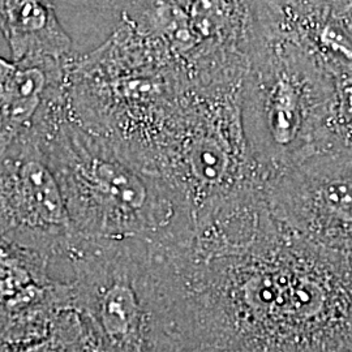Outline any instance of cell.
I'll list each match as a JSON object with an SVG mask.
<instances>
[{
  "mask_svg": "<svg viewBox=\"0 0 352 352\" xmlns=\"http://www.w3.org/2000/svg\"><path fill=\"white\" fill-rule=\"evenodd\" d=\"M158 352H352V257L300 239L263 195L154 247Z\"/></svg>",
  "mask_w": 352,
  "mask_h": 352,
  "instance_id": "1",
  "label": "cell"
},
{
  "mask_svg": "<svg viewBox=\"0 0 352 352\" xmlns=\"http://www.w3.org/2000/svg\"><path fill=\"white\" fill-rule=\"evenodd\" d=\"M33 129L80 239L173 244L192 232V221L175 190L74 120L65 89L46 102Z\"/></svg>",
  "mask_w": 352,
  "mask_h": 352,
  "instance_id": "2",
  "label": "cell"
},
{
  "mask_svg": "<svg viewBox=\"0 0 352 352\" xmlns=\"http://www.w3.org/2000/svg\"><path fill=\"white\" fill-rule=\"evenodd\" d=\"M336 78L287 36L258 0L241 85V123L263 182L318 151Z\"/></svg>",
  "mask_w": 352,
  "mask_h": 352,
  "instance_id": "3",
  "label": "cell"
},
{
  "mask_svg": "<svg viewBox=\"0 0 352 352\" xmlns=\"http://www.w3.org/2000/svg\"><path fill=\"white\" fill-rule=\"evenodd\" d=\"M243 77L192 80L154 164L153 173L177 193L193 227L263 190L241 123Z\"/></svg>",
  "mask_w": 352,
  "mask_h": 352,
  "instance_id": "4",
  "label": "cell"
},
{
  "mask_svg": "<svg viewBox=\"0 0 352 352\" xmlns=\"http://www.w3.org/2000/svg\"><path fill=\"white\" fill-rule=\"evenodd\" d=\"M68 261L69 311L93 352H158L151 243L80 239Z\"/></svg>",
  "mask_w": 352,
  "mask_h": 352,
  "instance_id": "5",
  "label": "cell"
},
{
  "mask_svg": "<svg viewBox=\"0 0 352 352\" xmlns=\"http://www.w3.org/2000/svg\"><path fill=\"white\" fill-rule=\"evenodd\" d=\"M0 239L49 264L80 241L33 126L0 141Z\"/></svg>",
  "mask_w": 352,
  "mask_h": 352,
  "instance_id": "6",
  "label": "cell"
},
{
  "mask_svg": "<svg viewBox=\"0 0 352 352\" xmlns=\"http://www.w3.org/2000/svg\"><path fill=\"white\" fill-rule=\"evenodd\" d=\"M263 195L296 236L352 257V151H315L267 177Z\"/></svg>",
  "mask_w": 352,
  "mask_h": 352,
  "instance_id": "7",
  "label": "cell"
},
{
  "mask_svg": "<svg viewBox=\"0 0 352 352\" xmlns=\"http://www.w3.org/2000/svg\"><path fill=\"white\" fill-rule=\"evenodd\" d=\"M64 311L68 283L54 280L43 258L0 239V343L45 340Z\"/></svg>",
  "mask_w": 352,
  "mask_h": 352,
  "instance_id": "8",
  "label": "cell"
},
{
  "mask_svg": "<svg viewBox=\"0 0 352 352\" xmlns=\"http://www.w3.org/2000/svg\"><path fill=\"white\" fill-rule=\"evenodd\" d=\"M280 26L327 75L352 76V0H270Z\"/></svg>",
  "mask_w": 352,
  "mask_h": 352,
  "instance_id": "9",
  "label": "cell"
},
{
  "mask_svg": "<svg viewBox=\"0 0 352 352\" xmlns=\"http://www.w3.org/2000/svg\"><path fill=\"white\" fill-rule=\"evenodd\" d=\"M75 56L67 60H12V68L0 87V141L12 139L33 126L46 102L65 88Z\"/></svg>",
  "mask_w": 352,
  "mask_h": 352,
  "instance_id": "10",
  "label": "cell"
},
{
  "mask_svg": "<svg viewBox=\"0 0 352 352\" xmlns=\"http://www.w3.org/2000/svg\"><path fill=\"white\" fill-rule=\"evenodd\" d=\"M0 32L13 62L28 58L67 60L78 54L52 0H0Z\"/></svg>",
  "mask_w": 352,
  "mask_h": 352,
  "instance_id": "11",
  "label": "cell"
},
{
  "mask_svg": "<svg viewBox=\"0 0 352 352\" xmlns=\"http://www.w3.org/2000/svg\"><path fill=\"white\" fill-rule=\"evenodd\" d=\"M318 151H352V76L334 81Z\"/></svg>",
  "mask_w": 352,
  "mask_h": 352,
  "instance_id": "12",
  "label": "cell"
},
{
  "mask_svg": "<svg viewBox=\"0 0 352 352\" xmlns=\"http://www.w3.org/2000/svg\"><path fill=\"white\" fill-rule=\"evenodd\" d=\"M138 0H52L58 13L69 17L75 14L82 16H109L119 23L120 17L136 3Z\"/></svg>",
  "mask_w": 352,
  "mask_h": 352,
  "instance_id": "13",
  "label": "cell"
},
{
  "mask_svg": "<svg viewBox=\"0 0 352 352\" xmlns=\"http://www.w3.org/2000/svg\"><path fill=\"white\" fill-rule=\"evenodd\" d=\"M12 65V60L10 62V60H6V59L0 58V87H1L3 81H4V78H6V77H7V75H8V72L11 71Z\"/></svg>",
  "mask_w": 352,
  "mask_h": 352,
  "instance_id": "14",
  "label": "cell"
}]
</instances>
